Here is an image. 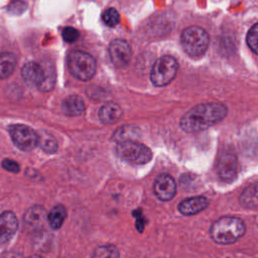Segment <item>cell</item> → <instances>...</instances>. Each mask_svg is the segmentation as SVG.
<instances>
[{"label": "cell", "instance_id": "1", "mask_svg": "<svg viewBox=\"0 0 258 258\" xmlns=\"http://www.w3.org/2000/svg\"><path fill=\"white\" fill-rule=\"evenodd\" d=\"M228 109L220 103L200 104L188 110L179 121L181 129L192 133L205 130L219 122L227 115Z\"/></svg>", "mask_w": 258, "mask_h": 258}, {"label": "cell", "instance_id": "2", "mask_svg": "<svg viewBox=\"0 0 258 258\" xmlns=\"http://www.w3.org/2000/svg\"><path fill=\"white\" fill-rule=\"evenodd\" d=\"M246 232L244 222L236 217H222L211 227L212 239L222 245L232 244L240 239Z\"/></svg>", "mask_w": 258, "mask_h": 258}, {"label": "cell", "instance_id": "3", "mask_svg": "<svg viewBox=\"0 0 258 258\" xmlns=\"http://www.w3.org/2000/svg\"><path fill=\"white\" fill-rule=\"evenodd\" d=\"M180 41L184 51L188 55L192 57H200L209 47L210 36L204 28L192 25L186 27L181 32Z\"/></svg>", "mask_w": 258, "mask_h": 258}, {"label": "cell", "instance_id": "4", "mask_svg": "<svg viewBox=\"0 0 258 258\" xmlns=\"http://www.w3.org/2000/svg\"><path fill=\"white\" fill-rule=\"evenodd\" d=\"M68 68L71 74L80 81H89L96 73V60L88 52L74 50L68 56Z\"/></svg>", "mask_w": 258, "mask_h": 258}, {"label": "cell", "instance_id": "5", "mask_svg": "<svg viewBox=\"0 0 258 258\" xmlns=\"http://www.w3.org/2000/svg\"><path fill=\"white\" fill-rule=\"evenodd\" d=\"M116 154L119 158L133 164H145L152 158V152L147 146L133 140L119 142L116 146Z\"/></svg>", "mask_w": 258, "mask_h": 258}, {"label": "cell", "instance_id": "6", "mask_svg": "<svg viewBox=\"0 0 258 258\" xmlns=\"http://www.w3.org/2000/svg\"><path fill=\"white\" fill-rule=\"evenodd\" d=\"M178 64L175 58L170 55H163L159 57L153 64L150 79L153 85L163 87L169 84L176 76Z\"/></svg>", "mask_w": 258, "mask_h": 258}, {"label": "cell", "instance_id": "7", "mask_svg": "<svg viewBox=\"0 0 258 258\" xmlns=\"http://www.w3.org/2000/svg\"><path fill=\"white\" fill-rule=\"evenodd\" d=\"M11 139L16 147L23 151L34 149L39 142L38 134L30 127L23 124H14L9 127Z\"/></svg>", "mask_w": 258, "mask_h": 258}, {"label": "cell", "instance_id": "8", "mask_svg": "<svg viewBox=\"0 0 258 258\" xmlns=\"http://www.w3.org/2000/svg\"><path fill=\"white\" fill-rule=\"evenodd\" d=\"M109 54L117 68H125L131 59V47L124 39H115L110 43Z\"/></svg>", "mask_w": 258, "mask_h": 258}, {"label": "cell", "instance_id": "9", "mask_svg": "<svg viewBox=\"0 0 258 258\" xmlns=\"http://www.w3.org/2000/svg\"><path fill=\"white\" fill-rule=\"evenodd\" d=\"M153 190L160 201H169L174 197L176 191L175 181L171 175L162 173L156 177L153 184Z\"/></svg>", "mask_w": 258, "mask_h": 258}, {"label": "cell", "instance_id": "10", "mask_svg": "<svg viewBox=\"0 0 258 258\" xmlns=\"http://www.w3.org/2000/svg\"><path fill=\"white\" fill-rule=\"evenodd\" d=\"M18 228V220L13 212H4L0 215V244L9 241Z\"/></svg>", "mask_w": 258, "mask_h": 258}, {"label": "cell", "instance_id": "11", "mask_svg": "<svg viewBox=\"0 0 258 258\" xmlns=\"http://www.w3.org/2000/svg\"><path fill=\"white\" fill-rule=\"evenodd\" d=\"M218 172L221 178L230 181L238 172V161L233 153H224L218 163Z\"/></svg>", "mask_w": 258, "mask_h": 258}, {"label": "cell", "instance_id": "12", "mask_svg": "<svg viewBox=\"0 0 258 258\" xmlns=\"http://www.w3.org/2000/svg\"><path fill=\"white\" fill-rule=\"evenodd\" d=\"M21 76L28 86L38 88L43 81V68L38 62L29 61L23 66L21 70Z\"/></svg>", "mask_w": 258, "mask_h": 258}, {"label": "cell", "instance_id": "13", "mask_svg": "<svg viewBox=\"0 0 258 258\" xmlns=\"http://www.w3.org/2000/svg\"><path fill=\"white\" fill-rule=\"evenodd\" d=\"M209 205L205 197H192L183 200L178 204V211L185 216L195 215L205 210Z\"/></svg>", "mask_w": 258, "mask_h": 258}, {"label": "cell", "instance_id": "14", "mask_svg": "<svg viewBox=\"0 0 258 258\" xmlns=\"http://www.w3.org/2000/svg\"><path fill=\"white\" fill-rule=\"evenodd\" d=\"M61 111L67 116H79L85 111L84 100L77 95L69 96L61 103Z\"/></svg>", "mask_w": 258, "mask_h": 258}, {"label": "cell", "instance_id": "15", "mask_svg": "<svg viewBox=\"0 0 258 258\" xmlns=\"http://www.w3.org/2000/svg\"><path fill=\"white\" fill-rule=\"evenodd\" d=\"M47 218L45 209L40 206H34L27 210L24 214L23 220L26 225L31 228H39L43 225L45 219Z\"/></svg>", "mask_w": 258, "mask_h": 258}, {"label": "cell", "instance_id": "16", "mask_svg": "<svg viewBox=\"0 0 258 258\" xmlns=\"http://www.w3.org/2000/svg\"><path fill=\"white\" fill-rule=\"evenodd\" d=\"M122 116V110L115 103H107L103 105L99 111V118L104 124H113Z\"/></svg>", "mask_w": 258, "mask_h": 258}, {"label": "cell", "instance_id": "17", "mask_svg": "<svg viewBox=\"0 0 258 258\" xmlns=\"http://www.w3.org/2000/svg\"><path fill=\"white\" fill-rule=\"evenodd\" d=\"M16 56L11 52L0 54V79H6L12 75L16 67Z\"/></svg>", "mask_w": 258, "mask_h": 258}, {"label": "cell", "instance_id": "18", "mask_svg": "<svg viewBox=\"0 0 258 258\" xmlns=\"http://www.w3.org/2000/svg\"><path fill=\"white\" fill-rule=\"evenodd\" d=\"M240 204L248 209L258 207V183L252 184L244 189L240 196Z\"/></svg>", "mask_w": 258, "mask_h": 258}, {"label": "cell", "instance_id": "19", "mask_svg": "<svg viewBox=\"0 0 258 258\" xmlns=\"http://www.w3.org/2000/svg\"><path fill=\"white\" fill-rule=\"evenodd\" d=\"M66 217V208L62 205H56L47 214V221L52 229H59L62 226Z\"/></svg>", "mask_w": 258, "mask_h": 258}, {"label": "cell", "instance_id": "20", "mask_svg": "<svg viewBox=\"0 0 258 258\" xmlns=\"http://www.w3.org/2000/svg\"><path fill=\"white\" fill-rule=\"evenodd\" d=\"M41 66L43 68L44 76H43V81L41 85L38 87V89L42 92H48L52 90L55 84V70L53 64L49 62H46Z\"/></svg>", "mask_w": 258, "mask_h": 258}, {"label": "cell", "instance_id": "21", "mask_svg": "<svg viewBox=\"0 0 258 258\" xmlns=\"http://www.w3.org/2000/svg\"><path fill=\"white\" fill-rule=\"evenodd\" d=\"M92 258H119V251L114 245H103L95 249Z\"/></svg>", "mask_w": 258, "mask_h": 258}, {"label": "cell", "instance_id": "22", "mask_svg": "<svg viewBox=\"0 0 258 258\" xmlns=\"http://www.w3.org/2000/svg\"><path fill=\"white\" fill-rule=\"evenodd\" d=\"M102 19L104 23L110 27L116 26L120 21V15L118 11L114 8L106 9L102 14Z\"/></svg>", "mask_w": 258, "mask_h": 258}, {"label": "cell", "instance_id": "23", "mask_svg": "<svg viewBox=\"0 0 258 258\" xmlns=\"http://www.w3.org/2000/svg\"><path fill=\"white\" fill-rule=\"evenodd\" d=\"M246 41L248 46L256 54H258V22L249 29L246 36Z\"/></svg>", "mask_w": 258, "mask_h": 258}, {"label": "cell", "instance_id": "24", "mask_svg": "<svg viewBox=\"0 0 258 258\" xmlns=\"http://www.w3.org/2000/svg\"><path fill=\"white\" fill-rule=\"evenodd\" d=\"M38 144L40 145L41 149L47 153H53L57 150V142L50 135L40 136Z\"/></svg>", "mask_w": 258, "mask_h": 258}, {"label": "cell", "instance_id": "25", "mask_svg": "<svg viewBox=\"0 0 258 258\" xmlns=\"http://www.w3.org/2000/svg\"><path fill=\"white\" fill-rule=\"evenodd\" d=\"M62 38L67 42H74L79 38V31L74 27H66L62 30Z\"/></svg>", "mask_w": 258, "mask_h": 258}, {"label": "cell", "instance_id": "26", "mask_svg": "<svg viewBox=\"0 0 258 258\" xmlns=\"http://www.w3.org/2000/svg\"><path fill=\"white\" fill-rule=\"evenodd\" d=\"M2 167L7 170V171H10V172H18L19 171V164L12 160V159H4L2 161Z\"/></svg>", "mask_w": 258, "mask_h": 258}, {"label": "cell", "instance_id": "27", "mask_svg": "<svg viewBox=\"0 0 258 258\" xmlns=\"http://www.w3.org/2000/svg\"><path fill=\"white\" fill-rule=\"evenodd\" d=\"M22 4V2H20V1H16V2H13V3H11L10 4V6L8 7V10L11 12V13H13V14H19L20 12H19V8L23 11L25 8L24 7H18L19 5H21Z\"/></svg>", "mask_w": 258, "mask_h": 258}, {"label": "cell", "instance_id": "28", "mask_svg": "<svg viewBox=\"0 0 258 258\" xmlns=\"http://www.w3.org/2000/svg\"><path fill=\"white\" fill-rule=\"evenodd\" d=\"M28 258H42V257H40V256H30V257H28Z\"/></svg>", "mask_w": 258, "mask_h": 258}]
</instances>
